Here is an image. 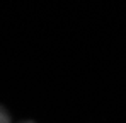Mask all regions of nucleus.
I'll list each match as a JSON object with an SVG mask.
<instances>
[{"label": "nucleus", "instance_id": "obj_1", "mask_svg": "<svg viewBox=\"0 0 126 123\" xmlns=\"http://www.w3.org/2000/svg\"><path fill=\"white\" fill-rule=\"evenodd\" d=\"M0 123H2V122H0Z\"/></svg>", "mask_w": 126, "mask_h": 123}]
</instances>
